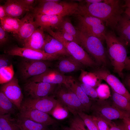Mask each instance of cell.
<instances>
[{
    "label": "cell",
    "instance_id": "6da1fadb",
    "mask_svg": "<svg viewBox=\"0 0 130 130\" xmlns=\"http://www.w3.org/2000/svg\"><path fill=\"white\" fill-rule=\"evenodd\" d=\"M124 4L122 1L119 0H104L93 4L81 3H79L75 15H86L98 18L113 31L124 13Z\"/></svg>",
    "mask_w": 130,
    "mask_h": 130
},
{
    "label": "cell",
    "instance_id": "7a4b0ae2",
    "mask_svg": "<svg viewBox=\"0 0 130 130\" xmlns=\"http://www.w3.org/2000/svg\"><path fill=\"white\" fill-rule=\"evenodd\" d=\"M104 38L114 71L123 79V70L130 69V59L127 56L126 46L113 31H106Z\"/></svg>",
    "mask_w": 130,
    "mask_h": 130
},
{
    "label": "cell",
    "instance_id": "3957f363",
    "mask_svg": "<svg viewBox=\"0 0 130 130\" xmlns=\"http://www.w3.org/2000/svg\"><path fill=\"white\" fill-rule=\"evenodd\" d=\"M39 4L32 11L34 15L45 14L59 16L64 17L75 14L79 3L73 2L58 0H37Z\"/></svg>",
    "mask_w": 130,
    "mask_h": 130
},
{
    "label": "cell",
    "instance_id": "277c9868",
    "mask_svg": "<svg viewBox=\"0 0 130 130\" xmlns=\"http://www.w3.org/2000/svg\"><path fill=\"white\" fill-rule=\"evenodd\" d=\"M93 100L90 109L92 115L99 117L108 123L113 120L130 117V112L117 108L110 101L100 98Z\"/></svg>",
    "mask_w": 130,
    "mask_h": 130
},
{
    "label": "cell",
    "instance_id": "5b68a950",
    "mask_svg": "<svg viewBox=\"0 0 130 130\" xmlns=\"http://www.w3.org/2000/svg\"><path fill=\"white\" fill-rule=\"evenodd\" d=\"M78 30L79 45L98 64L105 65L107 62V59L102 41L96 37L88 35Z\"/></svg>",
    "mask_w": 130,
    "mask_h": 130
},
{
    "label": "cell",
    "instance_id": "8992f818",
    "mask_svg": "<svg viewBox=\"0 0 130 130\" xmlns=\"http://www.w3.org/2000/svg\"><path fill=\"white\" fill-rule=\"evenodd\" d=\"M77 20V28L79 31L88 35L96 37L102 41L104 40L106 31L105 25L101 20L86 15H76Z\"/></svg>",
    "mask_w": 130,
    "mask_h": 130
},
{
    "label": "cell",
    "instance_id": "52a82bcc",
    "mask_svg": "<svg viewBox=\"0 0 130 130\" xmlns=\"http://www.w3.org/2000/svg\"><path fill=\"white\" fill-rule=\"evenodd\" d=\"M48 32L61 42L71 56L83 65L93 67L97 65L96 63L90 55L78 44L74 42L66 40L51 29H49Z\"/></svg>",
    "mask_w": 130,
    "mask_h": 130
},
{
    "label": "cell",
    "instance_id": "ba28073f",
    "mask_svg": "<svg viewBox=\"0 0 130 130\" xmlns=\"http://www.w3.org/2000/svg\"><path fill=\"white\" fill-rule=\"evenodd\" d=\"M53 93L57 100L74 115H77L78 111H85L76 95L65 85L58 84Z\"/></svg>",
    "mask_w": 130,
    "mask_h": 130
},
{
    "label": "cell",
    "instance_id": "9c48e42d",
    "mask_svg": "<svg viewBox=\"0 0 130 130\" xmlns=\"http://www.w3.org/2000/svg\"><path fill=\"white\" fill-rule=\"evenodd\" d=\"M45 60H35L24 58L20 66L22 78L26 79L41 74L49 68V65Z\"/></svg>",
    "mask_w": 130,
    "mask_h": 130
},
{
    "label": "cell",
    "instance_id": "30bf717a",
    "mask_svg": "<svg viewBox=\"0 0 130 130\" xmlns=\"http://www.w3.org/2000/svg\"><path fill=\"white\" fill-rule=\"evenodd\" d=\"M10 55L20 56L24 58L35 60H53L59 59L61 57L49 54L42 51L18 46L13 47L7 51Z\"/></svg>",
    "mask_w": 130,
    "mask_h": 130
},
{
    "label": "cell",
    "instance_id": "8fae6325",
    "mask_svg": "<svg viewBox=\"0 0 130 130\" xmlns=\"http://www.w3.org/2000/svg\"><path fill=\"white\" fill-rule=\"evenodd\" d=\"M0 91L20 110L23 96L18 80L16 77H14L9 82L2 84L0 87Z\"/></svg>",
    "mask_w": 130,
    "mask_h": 130
},
{
    "label": "cell",
    "instance_id": "7c38bea8",
    "mask_svg": "<svg viewBox=\"0 0 130 130\" xmlns=\"http://www.w3.org/2000/svg\"><path fill=\"white\" fill-rule=\"evenodd\" d=\"M58 102V101L55 99L53 96L37 99L27 98L22 102L21 108L36 109L50 114Z\"/></svg>",
    "mask_w": 130,
    "mask_h": 130
},
{
    "label": "cell",
    "instance_id": "4fadbf2b",
    "mask_svg": "<svg viewBox=\"0 0 130 130\" xmlns=\"http://www.w3.org/2000/svg\"><path fill=\"white\" fill-rule=\"evenodd\" d=\"M57 84L30 81L24 85L25 91L32 98L37 99L49 96L53 93Z\"/></svg>",
    "mask_w": 130,
    "mask_h": 130
},
{
    "label": "cell",
    "instance_id": "5bb4252c",
    "mask_svg": "<svg viewBox=\"0 0 130 130\" xmlns=\"http://www.w3.org/2000/svg\"><path fill=\"white\" fill-rule=\"evenodd\" d=\"M94 73L101 80L106 81L115 92L125 97L130 102V94L119 79L110 72L101 68L97 70Z\"/></svg>",
    "mask_w": 130,
    "mask_h": 130
},
{
    "label": "cell",
    "instance_id": "9a60e30c",
    "mask_svg": "<svg viewBox=\"0 0 130 130\" xmlns=\"http://www.w3.org/2000/svg\"><path fill=\"white\" fill-rule=\"evenodd\" d=\"M20 110L19 117L28 119L46 126L53 125L57 122L48 114L36 109L21 108Z\"/></svg>",
    "mask_w": 130,
    "mask_h": 130
},
{
    "label": "cell",
    "instance_id": "2e32d148",
    "mask_svg": "<svg viewBox=\"0 0 130 130\" xmlns=\"http://www.w3.org/2000/svg\"><path fill=\"white\" fill-rule=\"evenodd\" d=\"M68 76L58 70L49 68L42 74L30 78V81L57 85L63 84L66 85Z\"/></svg>",
    "mask_w": 130,
    "mask_h": 130
},
{
    "label": "cell",
    "instance_id": "e0dca14e",
    "mask_svg": "<svg viewBox=\"0 0 130 130\" xmlns=\"http://www.w3.org/2000/svg\"><path fill=\"white\" fill-rule=\"evenodd\" d=\"M20 20V26L17 36L23 42L30 37L38 27L35 22L32 13L27 12Z\"/></svg>",
    "mask_w": 130,
    "mask_h": 130
},
{
    "label": "cell",
    "instance_id": "ac0fdd59",
    "mask_svg": "<svg viewBox=\"0 0 130 130\" xmlns=\"http://www.w3.org/2000/svg\"><path fill=\"white\" fill-rule=\"evenodd\" d=\"M42 51L46 53L59 56H71L62 44L48 34L46 35L45 43Z\"/></svg>",
    "mask_w": 130,
    "mask_h": 130
},
{
    "label": "cell",
    "instance_id": "d6986e66",
    "mask_svg": "<svg viewBox=\"0 0 130 130\" xmlns=\"http://www.w3.org/2000/svg\"><path fill=\"white\" fill-rule=\"evenodd\" d=\"M67 86L76 95L83 107L85 111L90 110L92 103L79 84L78 82L72 77L68 76L66 84Z\"/></svg>",
    "mask_w": 130,
    "mask_h": 130
},
{
    "label": "cell",
    "instance_id": "ffe728a7",
    "mask_svg": "<svg viewBox=\"0 0 130 130\" xmlns=\"http://www.w3.org/2000/svg\"><path fill=\"white\" fill-rule=\"evenodd\" d=\"M33 15L36 25L38 27L39 26L44 31L48 28L58 29L64 17L55 15L45 14H33Z\"/></svg>",
    "mask_w": 130,
    "mask_h": 130
},
{
    "label": "cell",
    "instance_id": "44dd1931",
    "mask_svg": "<svg viewBox=\"0 0 130 130\" xmlns=\"http://www.w3.org/2000/svg\"><path fill=\"white\" fill-rule=\"evenodd\" d=\"M115 30L120 40L126 46L129 45L130 42V16L124 13Z\"/></svg>",
    "mask_w": 130,
    "mask_h": 130
},
{
    "label": "cell",
    "instance_id": "7402d4cb",
    "mask_svg": "<svg viewBox=\"0 0 130 130\" xmlns=\"http://www.w3.org/2000/svg\"><path fill=\"white\" fill-rule=\"evenodd\" d=\"M58 60V70L63 74L82 69L83 65L71 56L62 57Z\"/></svg>",
    "mask_w": 130,
    "mask_h": 130
},
{
    "label": "cell",
    "instance_id": "603a6c76",
    "mask_svg": "<svg viewBox=\"0 0 130 130\" xmlns=\"http://www.w3.org/2000/svg\"><path fill=\"white\" fill-rule=\"evenodd\" d=\"M44 32L40 28L36 29L30 37L23 42V47L42 51L46 36Z\"/></svg>",
    "mask_w": 130,
    "mask_h": 130
},
{
    "label": "cell",
    "instance_id": "cb8c5ba5",
    "mask_svg": "<svg viewBox=\"0 0 130 130\" xmlns=\"http://www.w3.org/2000/svg\"><path fill=\"white\" fill-rule=\"evenodd\" d=\"M6 16L18 18L25 13L29 12L20 2L19 0H8L3 5Z\"/></svg>",
    "mask_w": 130,
    "mask_h": 130
},
{
    "label": "cell",
    "instance_id": "d4e9b609",
    "mask_svg": "<svg viewBox=\"0 0 130 130\" xmlns=\"http://www.w3.org/2000/svg\"><path fill=\"white\" fill-rule=\"evenodd\" d=\"M21 23V20L18 18L6 16L0 20V24L6 32H10L18 35Z\"/></svg>",
    "mask_w": 130,
    "mask_h": 130
},
{
    "label": "cell",
    "instance_id": "484cf974",
    "mask_svg": "<svg viewBox=\"0 0 130 130\" xmlns=\"http://www.w3.org/2000/svg\"><path fill=\"white\" fill-rule=\"evenodd\" d=\"M16 122L20 130H46V126L28 119L19 117Z\"/></svg>",
    "mask_w": 130,
    "mask_h": 130
},
{
    "label": "cell",
    "instance_id": "4316f807",
    "mask_svg": "<svg viewBox=\"0 0 130 130\" xmlns=\"http://www.w3.org/2000/svg\"><path fill=\"white\" fill-rule=\"evenodd\" d=\"M80 70L78 79L80 82L94 88L100 84L101 80L94 72H88L83 69Z\"/></svg>",
    "mask_w": 130,
    "mask_h": 130
},
{
    "label": "cell",
    "instance_id": "83f0119b",
    "mask_svg": "<svg viewBox=\"0 0 130 130\" xmlns=\"http://www.w3.org/2000/svg\"><path fill=\"white\" fill-rule=\"evenodd\" d=\"M112 104L122 110L130 112V102L124 96L113 91L112 96Z\"/></svg>",
    "mask_w": 130,
    "mask_h": 130
},
{
    "label": "cell",
    "instance_id": "f1b7e54d",
    "mask_svg": "<svg viewBox=\"0 0 130 130\" xmlns=\"http://www.w3.org/2000/svg\"><path fill=\"white\" fill-rule=\"evenodd\" d=\"M0 126L1 130H20L16 120L13 118L10 114H0Z\"/></svg>",
    "mask_w": 130,
    "mask_h": 130
},
{
    "label": "cell",
    "instance_id": "f546056e",
    "mask_svg": "<svg viewBox=\"0 0 130 130\" xmlns=\"http://www.w3.org/2000/svg\"><path fill=\"white\" fill-rule=\"evenodd\" d=\"M14 105L4 94L0 91V114H10L14 113Z\"/></svg>",
    "mask_w": 130,
    "mask_h": 130
},
{
    "label": "cell",
    "instance_id": "4dcf8cb0",
    "mask_svg": "<svg viewBox=\"0 0 130 130\" xmlns=\"http://www.w3.org/2000/svg\"><path fill=\"white\" fill-rule=\"evenodd\" d=\"M58 30L63 31L72 35L79 42L78 39V30L73 26L70 20L68 18H63Z\"/></svg>",
    "mask_w": 130,
    "mask_h": 130
},
{
    "label": "cell",
    "instance_id": "1f68e13d",
    "mask_svg": "<svg viewBox=\"0 0 130 130\" xmlns=\"http://www.w3.org/2000/svg\"><path fill=\"white\" fill-rule=\"evenodd\" d=\"M14 72L12 64L3 67L0 69V84L6 83L14 77Z\"/></svg>",
    "mask_w": 130,
    "mask_h": 130
},
{
    "label": "cell",
    "instance_id": "d6a6232c",
    "mask_svg": "<svg viewBox=\"0 0 130 130\" xmlns=\"http://www.w3.org/2000/svg\"><path fill=\"white\" fill-rule=\"evenodd\" d=\"M68 110L66 107L58 101V103L50 114L56 119L63 120L68 116Z\"/></svg>",
    "mask_w": 130,
    "mask_h": 130
},
{
    "label": "cell",
    "instance_id": "836d02e7",
    "mask_svg": "<svg viewBox=\"0 0 130 130\" xmlns=\"http://www.w3.org/2000/svg\"><path fill=\"white\" fill-rule=\"evenodd\" d=\"M77 114L81 118L89 130H99L97 124L92 116L85 113L83 111H79Z\"/></svg>",
    "mask_w": 130,
    "mask_h": 130
},
{
    "label": "cell",
    "instance_id": "e575fe53",
    "mask_svg": "<svg viewBox=\"0 0 130 130\" xmlns=\"http://www.w3.org/2000/svg\"><path fill=\"white\" fill-rule=\"evenodd\" d=\"M78 82L82 89L88 96L91 97L93 99L99 98L96 90L94 88L81 82Z\"/></svg>",
    "mask_w": 130,
    "mask_h": 130
},
{
    "label": "cell",
    "instance_id": "d590c367",
    "mask_svg": "<svg viewBox=\"0 0 130 130\" xmlns=\"http://www.w3.org/2000/svg\"><path fill=\"white\" fill-rule=\"evenodd\" d=\"M96 90L99 98H101V99L108 97L110 94L109 88L107 85L105 84H100Z\"/></svg>",
    "mask_w": 130,
    "mask_h": 130
},
{
    "label": "cell",
    "instance_id": "8d00e7d4",
    "mask_svg": "<svg viewBox=\"0 0 130 130\" xmlns=\"http://www.w3.org/2000/svg\"><path fill=\"white\" fill-rule=\"evenodd\" d=\"M91 116L97 123L99 130H110L108 125L109 123L99 117Z\"/></svg>",
    "mask_w": 130,
    "mask_h": 130
},
{
    "label": "cell",
    "instance_id": "74e56055",
    "mask_svg": "<svg viewBox=\"0 0 130 130\" xmlns=\"http://www.w3.org/2000/svg\"><path fill=\"white\" fill-rule=\"evenodd\" d=\"M59 36L68 41L73 42L79 45L78 40L72 35L63 31L58 30L56 32Z\"/></svg>",
    "mask_w": 130,
    "mask_h": 130
},
{
    "label": "cell",
    "instance_id": "f35d334b",
    "mask_svg": "<svg viewBox=\"0 0 130 130\" xmlns=\"http://www.w3.org/2000/svg\"><path fill=\"white\" fill-rule=\"evenodd\" d=\"M8 39L6 32L2 28L0 24V46L6 43Z\"/></svg>",
    "mask_w": 130,
    "mask_h": 130
},
{
    "label": "cell",
    "instance_id": "ab89813d",
    "mask_svg": "<svg viewBox=\"0 0 130 130\" xmlns=\"http://www.w3.org/2000/svg\"><path fill=\"white\" fill-rule=\"evenodd\" d=\"M20 2L27 10L32 11L34 7L33 5L36 0H19Z\"/></svg>",
    "mask_w": 130,
    "mask_h": 130
},
{
    "label": "cell",
    "instance_id": "60d3db41",
    "mask_svg": "<svg viewBox=\"0 0 130 130\" xmlns=\"http://www.w3.org/2000/svg\"><path fill=\"white\" fill-rule=\"evenodd\" d=\"M69 127L71 130H83L73 118L70 121Z\"/></svg>",
    "mask_w": 130,
    "mask_h": 130
},
{
    "label": "cell",
    "instance_id": "b9f144b4",
    "mask_svg": "<svg viewBox=\"0 0 130 130\" xmlns=\"http://www.w3.org/2000/svg\"><path fill=\"white\" fill-rule=\"evenodd\" d=\"M10 64L8 59L4 55L0 54V69L2 67L8 65Z\"/></svg>",
    "mask_w": 130,
    "mask_h": 130
},
{
    "label": "cell",
    "instance_id": "7bdbcfd3",
    "mask_svg": "<svg viewBox=\"0 0 130 130\" xmlns=\"http://www.w3.org/2000/svg\"><path fill=\"white\" fill-rule=\"evenodd\" d=\"M74 116L73 118L83 130H89L88 128H86L83 121L78 115H75Z\"/></svg>",
    "mask_w": 130,
    "mask_h": 130
},
{
    "label": "cell",
    "instance_id": "ee69618b",
    "mask_svg": "<svg viewBox=\"0 0 130 130\" xmlns=\"http://www.w3.org/2000/svg\"><path fill=\"white\" fill-rule=\"evenodd\" d=\"M123 119V123L129 130H130V117L125 118Z\"/></svg>",
    "mask_w": 130,
    "mask_h": 130
},
{
    "label": "cell",
    "instance_id": "f6af8a7d",
    "mask_svg": "<svg viewBox=\"0 0 130 130\" xmlns=\"http://www.w3.org/2000/svg\"><path fill=\"white\" fill-rule=\"evenodd\" d=\"M108 125L110 127V130H121L117 127L115 123L112 122V121L109 123Z\"/></svg>",
    "mask_w": 130,
    "mask_h": 130
},
{
    "label": "cell",
    "instance_id": "bcb514c9",
    "mask_svg": "<svg viewBox=\"0 0 130 130\" xmlns=\"http://www.w3.org/2000/svg\"><path fill=\"white\" fill-rule=\"evenodd\" d=\"M6 16V14L3 6L0 5V20Z\"/></svg>",
    "mask_w": 130,
    "mask_h": 130
},
{
    "label": "cell",
    "instance_id": "7dc6e473",
    "mask_svg": "<svg viewBox=\"0 0 130 130\" xmlns=\"http://www.w3.org/2000/svg\"><path fill=\"white\" fill-rule=\"evenodd\" d=\"M103 0H84V1L87 3L93 4L101 2L103 1Z\"/></svg>",
    "mask_w": 130,
    "mask_h": 130
},
{
    "label": "cell",
    "instance_id": "c3c4849f",
    "mask_svg": "<svg viewBox=\"0 0 130 130\" xmlns=\"http://www.w3.org/2000/svg\"><path fill=\"white\" fill-rule=\"evenodd\" d=\"M130 76L128 75L126 76L124 80V82L125 85L130 88Z\"/></svg>",
    "mask_w": 130,
    "mask_h": 130
},
{
    "label": "cell",
    "instance_id": "681fc988",
    "mask_svg": "<svg viewBox=\"0 0 130 130\" xmlns=\"http://www.w3.org/2000/svg\"><path fill=\"white\" fill-rule=\"evenodd\" d=\"M117 126L121 130H129L124 125L123 123L122 124H119Z\"/></svg>",
    "mask_w": 130,
    "mask_h": 130
},
{
    "label": "cell",
    "instance_id": "f907efd6",
    "mask_svg": "<svg viewBox=\"0 0 130 130\" xmlns=\"http://www.w3.org/2000/svg\"><path fill=\"white\" fill-rule=\"evenodd\" d=\"M65 130H71L69 127H66L64 129Z\"/></svg>",
    "mask_w": 130,
    "mask_h": 130
},
{
    "label": "cell",
    "instance_id": "816d5d0a",
    "mask_svg": "<svg viewBox=\"0 0 130 130\" xmlns=\"http://www.w3.org/2000/svg\"><path fill=\"white\" fill-rule=\"evenodd\" d=\"M0 130H1V128H0Z\"/></svg>",
    "mask_w": 130,
    "mask_h": 130
},
{
    "label": "cell",
    "instance_id": "f5cc1de1",
    "mask_svg": "<svg viewBox=\"0 0 130 130\" xmlns=\"http://www.w3.org/2000/svg\"><path fill=\"white\" fill-rule=\"evenodd\" d=\"M1 0H0V2H1Z\"/></svg>",
    "mask_w": 130,
    "mask_h": 130
},
{
    "label": "cell",
    "instance_id": "db71d44e",
    "mask_svg": "<svg viewBox=\"0 0 130 130\" xmlns=\"http://www.w3.org/2000/svg\"><path fill=\"white\" fill-rule=\"evenodd\" d=\"M64 130H65L64 129Z\"/></svg>",
    "mask_w": 130,
    "mask_h": 130
}]
</instances>
